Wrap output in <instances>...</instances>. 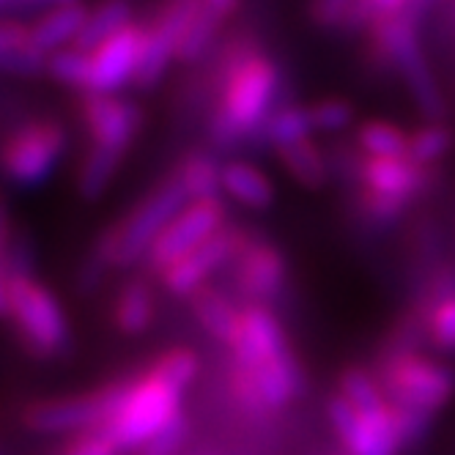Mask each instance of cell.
Segmentation results:
<instances>
[{"mask_svg":"<svg viewBox=\"0 0 455 455\" xmlns=\"http://www.w3.org/2000/svg\"><path fill=\"white\" fill-rule=\"evenodd\" d=\"M228 348H231L234 368H239V371L264 368V365L280 360V356L291 354L280 321L264 305L242 307L239 332Z\"/></svg>","mask_w":455,"mask_h":455,"instance_id":"cell-13","label":"cell"},{"mask_svg":"<svg viewBox=\"0 0 455 455\" xmlns=\"http://www.w3.org/2000/svg\"><path fill=\"white\" fill-rule=\"evenodd\" d=\"M356 179H360L363 189L368 192L389 195V198H401L411 204L414 195H419L428 187L431 173L426 168H419L409 156H398V159L365 156L356 165Z\"/></svg>","mask_w":455,"mask_h":455,"instance_id":"cell-17","label":"cell"},{"mask_svg":"<svg viewBox=\"0 0 455 455\" xmlns=\"http://www.w3.org/2000/svg\"><path fill=\"white\" fill-rule=\"evenodd\" d=\"M338 393L363 414L381 411L389 401L384 395V387L379 379H373L365 368H346L340 373V389Z\"/></svg>","mask_w":455,"mask_h":455,"instance_id":"cell-26","label":"cell"},{"mask_svg":"<svg viewBox=\"0 0 455 455\" xmlns=\"http://www.w3.org/2000/svg\"><path fill=\"white\" fill-rule=\"evenodd\" d=\"M189 195V201H217L222 189V165L209 154H192L176 173Z\"/></svg>","mask_w":455,"mask_h":455,"instance_id":"cell-24","label":"cell"},{"mask_svg":"<svg viewBox=\"0 0 455 455\" xmlns=\"http://www.w3.org/2000/svg\"><path fill=\"white\" fill-rule=\"evenodd\" d=\"M428 338L436 348L452 354L455 351V294L428 299V310L422 315Z\"/></svg>","mask_w":455,"mask_h":455,"instance_id":"cell-30","label":"cell"},{"mask_svg":"<svg viewBox=\"0 0 455 455\" xmlns=\"http://www.w3.org/2000/svg\"><path fill=\"white\" fill-rule=\"evenodd\" d=\"M198 371H201L198 354L189 351V348H171L151 365L148 373L154 379H159L162 384L173 387L176 393H184V389L192 384V379L198 376Z\"/></svg>","mask_w":455,"mask_h":455,"instance_id":"cell-29","label":"cell"},{"mask_svg":"<svg viewBox=\"0 0 455 455\" xmlns=\"http://www.w3.org/2000/svg\"><path fill=\"white\" fill-rule=\"evenodd\" d=\"M283 165L288 168V173L294 176L302 187H321L327 181V162H323V154L310 143H297V146H288L280 151Z\"/></svg>","mask_w":455,"mask_h":455,"instance_id":"cell-28","label":"cell"},{"mask_svg":"<svg viewBox=\"0 0 455 455\" xmlns=\"http://www.w3.org/2000/svg\"><path fill=\"white\" fill-rule=\"evenodd\" d=\"M47 55L34 50V44H25L20 50H12V52H0V63H4V69L9 75H22V77H34L39 72L47 69Z\"/></svg>","mask_w":455,"mask_h":455,"instance_id":"cell-36","label":"cell"},{"mask_svg":"<svg viewBox=\"0 0 455 455\" xmlns=\"http://www.w3.org/2000/svg\"><path fill=\"white\" fill-rule=\"evenodd\" d=\"M327 414L348 455H398V450L403 447L395 428L393 403H387L381 411L363 414L338 393L330 398Z\"/></svg>","mask_w":455,"mask_h":455,"instance_id":"cell-10","label":"cell"},{"mask_svg":"<svg viewBox=\"0 0 455 455\" xmlns=\"http://www.w3.org/2000/svg\"><path fill=\"white\" fill-rule=\"evenodd\" d=\"M371 4L376 6L379 17H401L409 0H371Z\"/></svg>","mask_w":455,"mask_h":455,"instance_id":"cell-40","label":"cell"},{"mask_svg":"<svg viewBox=\"0 0 455 455\" xmlns=\"http://www.w3.org/2000/svg\"><path fill=\"white\" fill-rule=\"evenodd\" d=\"M277 91V69L264 55H247L228 72L220 113L212 121L217 146H234L242 135L261 129Z\"/></svg>","mask_w":455,"mask_h":455,"instance_id":"cell-2","label":"cell"},{"mask_svg":"<svg viewBox=\"0 0 455 455\" xmlns=\"http://www.w3.org/2000/svg\"><path fill=\"white\" fill-rule=\"evenodd\" d=\"M189 305H192L195 318L201 321V327H204L212 338H217V340L225 343V346H231V340H234L236 332H239L242 310H239L231 299H228V297L222 294V291L206 285V288H201L198 294H195V297L189 299Z\"/></svg>","mask_w":455,"mask_h":455,"instance_id":"cell-19","label":"cell"},{"mask_svg":"<svg viewBox=\"0 0 455 455\" xmlns=\"http://www.w3.org/2000/svg\"><path fill=\"white\" fill-rule=\"evenodd\" d=\"M129 25V4L126 0H102L93 12H88V20L80 30L77 42L72 44L75 50L93 55L105 42H110L116 34Z\"/></svg>","mask_w":455,"mask_h":455,"instance_id":"cell-21","label":"cell"},{"mask_svg":"<svg viewBox=\"0 0 455 455\" xmlns=\"http://www.w3.org/2000/svg\"><path fill=\"white\" fill-rule=\"evenodd\" d=\"M181 414V393L151 373L126 384V395L110 426L102 428L118 450H143L162 428Z\"/></svg>","mask_w":455,"mask_h":455,"instance_id":"cell-4","label":"cell"},{"mask_svg":"<svg viewBox=\"0 0 455 455\" xmlns=\"http://www.w3.org/2000/svg\"><path fill=\"white\" fill-rule=\"evenodd\" d=\"M189 204V195L179 176L168 179L162 187H156L148 198L129 214L124 222L108 228L93 244V255L110 269V267H132L138 261H146L154 242L162 236V231L181 214V209Z\"/></svg>","mask_w":455,"mask_h":455,"instance_id":"cell-1","label":"cell"},{"mask_svg":"<svg viewBox=\"0 0 455 455\" xmlns=\"http://www.w3.org/2000/svg\"><path fill=\"white\" fill-rule=\"evenodd\" d=\"M360 209H363V214H365L368 220H373V222H393V220H398V217L409 209V201L389 198V195H379V192L363 189Z\"/></svg>","mask_w":455,"mask_h":455,"instance_id":"cell-37","label":"cell"},{"mask_svg":"<svg viewBox=\"0 0 455 455\" xmlns=\"http://www.w3.org/2000/svg\"><path fill=\"white\" fill-rule=\"evenodd\" d=\"M118 162H121L118 151H110L102 146H93L88 151V156L80 165V173H77V189L85 201H96L100 195H105V189L110 187V181L118 171Z\"/></svg>","mask_w":455,"mask_h":455,"instance_id":"cell-25","label":"cell"},{"mask_svg":"<svg viewBox=\"0 0 455 455\" xmlns=\"http://www.w3.org/2000/svg\"><path fill=\"white\" fill-rule=\"evenodd\" d=\"M244 234L239 228L225 225L222 231L209 239L206 244H201L198 250H192L189 255H184L179 264H173L162 277V285H165L171 294L176 297H195L201 288H206V280L225 264H234L236 255L244 244Z\"/></svg>","mask_w":455,"mask_h":455,"instance_id":"cell-12","label":"cell"},{"mask_svg":"<svg viewBox=\"0 0 455 455\" xmlns=\"http://www.w3.org/2000/svg\"><path fill=\"white\" fill-rule=\"evenodd\" d=\"M234 280L252 305H264L285 285V258L275 244L247 236L234 261Z\"/></svg>","mask_w":455,"mask_h":455,"instance_id":"cell-15","label":"cell"},{"mask_svg":"<svg viewBox=\"0 0 455 455\" xmlns=\"http://www.w3.org/2000/svg\"><path fill=\"white\" fill-rule=\"evenodd\" d=\"M217 25H220V14L214 9H209L204 4V9L195 14L192 25L187 28V34L181 39V47H179V58L181 60H195L198 58L214 39L217 34Z\"/></svg>","mask_w":455,"mask_h":455,"instance_id":"cell-33","label":"cell"},{"mask_svg":"<svg viewBox=\"0 0 455 455\" xmlns=\"http://www.w3.org/2000/svg\"><path fill=\"white\" fill-rule=\"evenodd\" d=\"M0 307L14 321L17 332L34 354L50 356L67 348L69 321L58 299L50 294V288L36 283L30 275H4Z\"/></svg>","mask_w":455,"mask_h":455,"instance_id":"cell-3","label":"cell"},{"mask_svg":"<svg viewBox=\"0 0 455 455\" xmlns=\"http://www.w3.org/2000/svg\"><path fill=\"white\" fill-rule=\"evenodd\" d=\"M69 4H77V0H58V6H69Z\"/></svg>","mask_w":455,"mask_h":455,"instance_id":"cell-42","label":"cell"},{"mask_svg":"<svg viewBox=\"0 0 455 455\" xmlns=\"http://www.w3.org/2000/svg\"><path fill=\"white\" fill-rule=\"evenodd\" d=\"M118 444L110 439L108 431H88V434H80L63 455H118Z\"/></svg>","mask_w":455,"mask_h":455,"instance_id":"cell-38","label":"cell"},{"mask_svg":"<svg viewBox=\"0 0 455 455\" xmlns=\"http://www.w3.org/2000/svg\"><path fill=\"white\" fill-rule=\"evenodd\" d=\"M310 132H313V118H310V110L305 108H297V105H288V108H280L275 110L267 124L261 126V135L269 146H275L277 151L288 148V146H297V143H305L310 140Z\"/></svg>","mask_w":455,"mask_h":455,"instance_id":"cell-23","label":"cell"},{"mask_svg":"<svg viewBox=\"0 0 455 455\" xmlns=\"http://www.w3.org/2000/svg\"><path fill=\"white\" fill-rule=\"evenodd\" d=\"M450 143H452V138L444 126L428 124V126L417 129L414 135H409V159L417 162L419 168H428L431 162L442 159L450 151Z\"/></svg>","mask_w":455,"mask_h":455,"instance_id":"cell-32","label":"cell"},{"mask_svg":"<svg viewBox=\"0 0 455 455\" xmlns=\"http://www.w3.org/2000/svg\"><path fill=\"white\" fill-rule=\"evenodd\" d=\"M313 129L318 132H340L354 118V110L343 100H321L310 108Z\"/></svg>","mask_w":455,"mask_h":455,"instance_id":"cell-34","label":"cell"},{"mask_svg":"<svg viewBox=\"0 0 455 455\" xmlns=\"http://www.w3.org/2000/svg\"><path fill=\"white\" fill-rule=\"evenodd\" d=\"M222 192L250 209H269L275 201V187L250 162H225L222 165Z\"/></svg>","mask_w":455,"mask_h":455,"instance_id":"cell-20","label":"cell"},{"mask_svg":"<svg viewBox=\"0 0 455 455\" xmlns=\"http://www.w3.org/2000/svg\"><path fill=\"white\" fill-rule=\"evenodd\" d=\"M225 222V209L217 201H189L181 214L162 231V236L154 242L146 264L156 275H165L173 264H179L184 255L198 250L209 239H214Z\"/></svg>","mask_w":455,"mask_h":455,"instance_id":"cell-8","label":"cell"},{"mask_svg":"<svg viewBox=\"0 0 455 455\" xmlns=\"http://www.w3.org/2000/svg\"><path fill=\"white\" fill-rule=\"evenodd\" d=\"M154 310H156V302H154L148 283L143 280L126 283L116 302V327L124 335H143L151 327Z\"/></svg>","mask_w":455,"mask_h":455,"instance_id":"cell-22","label":"cell"},{"mask_svg":"<svg viewBox=\"0 0 455 455\" xmlns=\"http://www.w3.org/2000/svg\"><path fill=\"white\" fill-rule=\"evenodd\" d=\"M88 20V9L80 4H69V6H58L50 14H44L34 28H30V44L34 50L52 55L63 47H72L80 36V30Z\"/></svg>","mask_w":455,"mask_h":455,"instance_id":"cell-18","label":"cell"},{"mask_svg":"<svg viewBox=\"0 0 455 455\" xmlns=\"http://www.w3.org/2000/svg\"><path fill=\"white\" fill-rule=\"evenodd\" d=\"M85 121L91 129L93 146L124 154L140 126V110L132 102L116 100V96L91 93L85 102Z\"/></svg>","mask_w":455,"mask_h":455,"instance_id":"cell-16","label":"cell"},{"mask_svg":"<svg viewBox=\"0 0 455 455\" xmlns=\"http://www.w3.org/2000/svg\"><path fill=\"white\" fill-rule=\"evenodd\" d=\"M187 436H189V422L184 414H179L140 450V455H176L181 444L187 442Z\"/></svg>","mask_w":455,"mask_h":455,"instance_id":"cell-35","label":"cell"},{"mask_svg":"<svg viewBox=\"0 0 455 455\" xmlns=\"http://www.w3.org/2000/svg\"><path fill=\"white\" fill-rule=\"evenodd\" d=\"M47 75L63 85L88 88V83H91V55H85L75 47L58 50L47 60Z\"/></svg>","mask_w":455,"mask_h":455,"instance_id":"cell-31","label":"cell"},{"mask_svg":"<svg viewBox=\"0 0 455 455\" xmlns=\"http://www.w3.org/2000/svg\"><path fill=\"white\" fill-rule=\"evenodd\" d=\"M379 381L389 403L428 414H436L455 393V371L411 348H395V354H389Z\"/></svg>","mask_w":455,"mask_h":455,"instance_id":"cell-5","label":"cell"},{"mask_svg":"<svg viewBox=\"0 0 455 455\" xmlns=\"http://www.w3.org/2000/svg\"><path fill=\"white\" fill-rule=\"evenodd\" d=\"M376 36L379 44L395 58L398 69L403 75V83L409 85L411 100L428 118L442 116V96L436 91V83L431 77V69L426 58L419 52L417 36L411 30V22L403 17H376Z\"/></svg>","mask_w":455,"mask_h":455,"instance_id":"cell-9","label":"cell"},{"mask_svg":"<svg viewBox=\"0 0 455 455\" xmlns=\"http://www.w3.org/2000/svg\"><path fill=\"white\" fill-rule=\"evenodd\" d=\"M204 9V0H168L154 25L143 34V52L138 63L135 83L140 88H154L165 75L168 63L179 55L181 39L192 25L195 14Z\"/></svg>","mask_w":455,"mask_h":455,"instance_id":"cell-11","label":"cell"},{"mask_svg":"<svg viewBox=\"0 0 455 455\" xmlns=\"http://www.w3.org/2000/svg\"><path fill=\"white\" fill-rule=\"evenodd\" d=\"M143 34L138 25H126L121 34L105 42L91 55V83L88 91L96 96H113L129 80H135L143 52Z\"/></svg>","mask_w":455,"mask_h":455,"instance_id":"cell-14","label":"cell"},{"mask_svg":"<svg viewBox=\"0 0 455 455\" xmlns=\"http://www.w3.org/2000/svg\"><path fill=\"white\" fill-rule=\"evenodd\" d=\"M354 4H356V0H313V17L321 25L335 28V25L348 20Z\"/></svg>","mask_w":455,"mask_h":455,"instance_id":"cell-39","label":"cell"},{"mask_svg":"<svg viewBox=\"0 0 455 455\" xmlns=\"http://www.w3.org/2000/svg\"><path fill=\"white\" fill-rule=\"evenodd\" d=\"M356 140H360L365 156H376V159L409 156V135L403 132V129L387 124V121L363 124L360 132H356Z\"/></svg>","mask_w":455,"mask_h":455,"instance_id":"cell-27","label":"cell"},{"mask_svg":"<svg viewBox=\"0 0 455 455\" xmlns=\"http://www.w3.org/2000/svg\"><path fill=\"white\" fill-rule=\"evenodd\" d=\"M204 4H206L209 9H214V12L222 17V14H228V12H234L239 0H204Z\"/></svg>","mask_w":455,"mask_h":455,"instance_id":"cell-41","label":"cell"},{"mask_svg":"<svg viewBox=\"0 0 455 455\" xmlns=\"http://www.w3.org/2000/svg\"><path fill=\"white\" fill-rule=\"evenodd\" d=\"M67 148V135L52 121H30L20 126L4 148L6 176L20 187H36L50 179Z\"/></svg>","mask_w":455,"mask_h":455,"instance_id":"cell-7","label":"cell"},{"mask_svg":"<svg viewBox=\"0 0 455 455\" xmlns=\"http://www.w3.org/2000/svg\"><path fill=\"white\" fill-rule=\"evenodd\" d=\"M126 384H108L93 393L63 398V401H42L28 406L22 419L30 431L36 434H88L102 431L124 403Z\"/></svg>","mask_w":455,"mask_h":455,"instance_id":"cell-6","label":"cell"}]
</instances>
